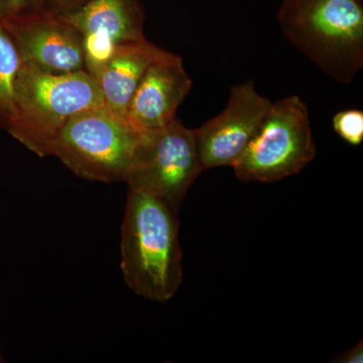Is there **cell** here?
<instances>
[{
  "instance_id": "6da1fadb",
  "label": "cell",
  "mask_w": 363,
  "mask_h": 363,
  "mask_svg": "<svg viewBox=\"0 0 363 363\" xmlns=\"http://www.w3.org/2000/svg\"><path fill=\"white\" fill-rule=\"evenodd\" d=\"M178 212L159 198L130 188L121 227L124 281L152 302L171 300L183 281Z\"/></svg>"
},
{
  "instance_id": "7a4b0ae2",
  "label": "cell",
  "mask_w": 363,
  "mask_h": 363,
  "mask_svg": "<svg viewBox=\"0 0 363 363\" xmlns=\"http://www.w3.org/2000/svg\"><path fill=\"white\" fill-rule=\"evenodd\" d=\"M281 33L327 76L350 84L363 67V0H283Z\"/></svg>"
},
{
  "instance_id": "3957f363",
  "label": "cell",
  "mask_w": 363,
  "mask_h": 363,
  "mask_svg": "<svg viewBox=\"0 0 363 363\" xmlns=\"http://www.w3.org/2000/svg\"><path fill=\"white\" fill-rule=\"evenodd\" d=\"M102 105L104 95L87 72L57 75L21 62L13 116L6 130L38 156L48 157L55 138L72 117Z\"/></svg>"
},
{
  "instance_id": "277c9868",
  "label": "cell",
  "mask_w": 363,
  "mask_h": 363,
  "mask_svg": "<svg viewBox=\"0 0 363 363\" xmlns=\"http://www.w3.org/2000/svg\"><path fill=\"white\" fill-rule=\"evenodd\" d=\"M142 133L106 105L93 107L61 128L50 156L85 180L125 182Z\"/></svg>"
},
{
  "instance_id": "5b68a950",
  "label": "cell",
  "mask_w": 363,
  "mask_h": 363,
  "mask_svg": "<svg viewBox=\"0 0 363 363\" xmlns=\"http://www.w3.org/2000/svg\"><path fill=\"white\" fill-rule=\"evenodd\" d=\"M316 154L309 109L292 95L272 102L233 168L240 181L274 183L300 173Z\"/></svg>"
},
{
  "instance_id": "8992f818",
  "label": "cell",
  "mask_w": 363,
  "mask_h": 363,
  "mask_svg": "<svg viewBox=\"0 0 363 363\" xmlns=\"http://www.w3.org/2000/svg\"><path fill=\"white\" fill-rule=\"evenodd\" d=\"M202 172L194 130L176 118L164 128L143 131L125 183L179 211Z\"/></svg>"
},
{
  "instance_id": "52a82bcc",
  "label": "cell",
  "mask_w": 363,
  "mask_h": 363,
  "mask_svg": "<svg viewBox=\"0 0 363 363\" xmlns=\"http://www.w3.org/2000/svg\"><path fill=\"white\" fill-rule=\"evenodd\" d=\"M21 62L49 74L85 71L83 37L61 14L44 9L1 18Z\"/></svg>"
},
{
  "instance_id": "ba28073f",
  "label": "cell",
  "mask_w": 363,
  "mask_h": 363,
  "mask_svg": "<svg viewBox=\"0 0 363 363\" xmlns=\"http://www.w3.org/2000/svg\"><path fill=\"white\" fill-rule=\"evenodd\" d=\"M272 104L257 92L253 81L233 86L225 108L194 130L203 172L233 167L259 130Z\"/></svg>"
},
{
  "instance_id": "9c48e42d",
  "label": "cell",
  "mask_w": 363,
  "mask_h": 363,
  "mask_svg": "<svg viewBox=\"0 0 363 363\" xmlns=\"http://www.w3.org/2000/svg\"><path fill=\"white\" fill-rule=\"evenodd\" d=\"M82 35L85 71L96 80L117 45L145 39L140 0H88L59 13Z\"/></svg>"
},
{
  "instance_id": "30bf717a",
  "label": "cell",
  "mask_w": 363,
  "mask_h": 363,
  "mask_svg": "<svg viewBox=\"0 0 363 363\" xmlns=\"http://www.w3.org/2000/svg\"><path fill=\"white\" fill-rule=\"evenodd\" d=\"M192 86L183 60L167 52L145 71L128 105L126 121L140 131L168 125Z\"/></svg>"
},
{
  "instance_id": "8fae6325",
  "label": "cell",
  "mask_w": 363,
  "mask_h": 363,
  "mask_svg": "<svg viewBox=\"0 0 363 363\" xmlns=\"http://www.w3.org/2000/svg\"><path fill=\"white\" fill-rule=\"evenodd\" d=\"M167 52L147 39L117 45L95 80L104 95L105 105L125 117L128 105L145 71Z\"/></svg>"
},
{
  "instance_id": "7c38bea8",
  "label": "cell",
  "mask_w": 363,
  "mask_h": 363,
  "mask_svg": "<svg viewBox=\"0 0 363 363\" xmlns=\"http://www.w3.org/2000/svg\"><path fill=\"white\" fill-rule=\"evenodd\" d=\"M21 59L13 39L0 23V126L6 128L14 111V88Z\"/></svg>"
},
{
  "instance_id": "4fadbf2b",
  "label": "cell",
  "mask_w": 363,
  "mask_h": 363,
  "mask_svg": "<svg viewBox=\"0 0 363 363\" xmlns=\"http://www.w3.org/2000/svg\"><path fill=\"white\" fill-rule=\"evenodd\" d=\"M334 130L346 143L352 145L363 142V111L359 109H346L339 111L332 119Z\"/></svg>"
},
{
  "instance_id": "5bb4252c",
  "label": "cell",
  "mask_w": 363,
  "mask_h": 363,
  "mask_svg": "<svg viewBox=\"0 0 363 363\" xmlns=\"http://www.w3.org/2000/svg\"><path fill=\"white\" fill-rule=\"evenodd\" d=\"M44 0H0V20L44 9Z\"/></svg>"
},
{
  "instance_id": "9a60e30c",
  "label": "cell",
  "mask_w": 363,
  "mask_h": 363,
  "mask_svg": "<svg viewBox=\"0 0 363 363\" xmlns=\"http://www.w3.org/2000/svg\"><path fill=\"white\" fill-rule=\"evenodd\" d=\"M88 0H44L45 9L57 13H65L74 11Z\"/></svg>"
},
{
  "instance_id": "2e32d148",
  "label": "cell",
  "mask_w": 363,
  "mask_h": 363,
  "mask_svg": "<svg viewBox=\"0 0 363 363\" xmlns=\"http://www.w3.org/2000/svg\"><path fill=\"white\" fill-rule=\"evenodd\" d=\"M335 362L340 363H362L363 362V344L357 343L351 350L346 351L340 357L336 358Z\"/></svg>"
}]
</instances>
